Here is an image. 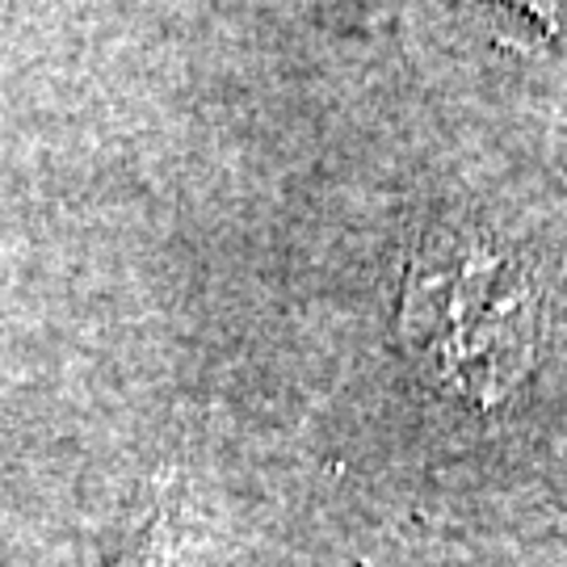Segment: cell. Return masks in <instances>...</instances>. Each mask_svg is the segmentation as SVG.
Returning <instances> with one entry per match:
<instances>
[{
	"label": "cell",
	"instance_id": "cell-3",
	"mask_svg": "<svg viewBox=\"0 0 567 567\" xmlns=\"http://www.w3.org/2000/svg\"><path fill=\"white\" fill-rule=\"evenodd\" d=\"M513 4H517L522 13H529L543 30H559L567 18V0H513Z\"/></svg>",
	"mask_w": 567,
	"mask_h": 567
},
{
	"label": "cell",
	"instance_id": "cell-1",
	"mask_svg": "<svg viewBox=\"0 0 567 567\" xmlns=\"http://www.w3.org/2000/svg\"><path fill=\"white\" fill-rule=\"evenodd\" d=\"M395 341L437 404L496 421L538 370L547 282L501 227L446 219L408 248L395 295Z\"/></svg>",
	"mask_w": 567,
	"mask_h": 567
},
{
	"label": "cell",
	"instance_id": "cell-2",
	"mask_svg": "<svg viewBox=\"0 0 567 567\" xmlns=\"http://www.w3.org/2000/svg\"><path fill=\"white\" fill-rule=\"evenodd\" d=\"M114 567H210V522L185 484L161 480L131 517Z\"/></svg>",
	"mask_w": 567,
	"mask_h": 567
}]
</instances>
